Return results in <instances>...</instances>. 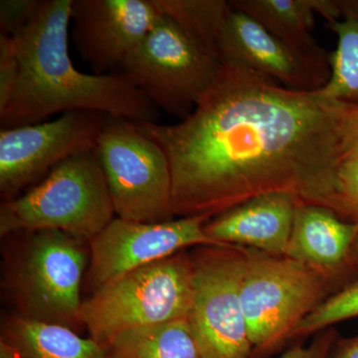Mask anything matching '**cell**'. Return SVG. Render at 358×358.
<instances>
[{
	"instance_id": "cell-16",
	"label": "cell",
	"mask_w": 358,
	"mask_h": 358,
	"mask_svg": "<svg viewBox=\"0 0 358 358\" xmlns=\"http://www.w3.org/2000/svg\"><path fill=\"white\" fill-rule=\"evenodd\" d=\"M271 34L310 60L331 77V53L312 34L313 0H231Z\"/></svg>"
},
{
	"instance_id": "cell-7",
	"label": "cell",
	"mask_w": 358,
	"mask_h": 358,
	"mask_svg": "<svg viewBox=\"0 0 358 358\" xmlns=\"http://www.w3.org/2000/svg\"><path fill=\"white\" fill-rule=\"evenodd\" d=\"M95 148L117 217L147 223L176 217L169 159L136 122L107 115Z\"/></svg>"
},
{
	"instance_id": "cell-10",
	"label": "cell",
	"mask_w": 358,
	"mask_h": 358,
	"mask_svg": "<svg viewBox=\"0 0 358 358\" xmlns=\"http://www.w3.org/2000/svg\"><path fill=\"white\" fill-rule=\"evenodd\" d=\"M107 115L86 110L53 121L0 129V193L3 201L36 185L72 155L96 148Z\"/></svg>"
},
{
	"instance_id": "cell-27",
	"label": "cell",
	"mask_w": 358,
	"mask_h": 358,
	"mask_svg": "<svg viewBox=\"0 0 358 358\" xmlns=\"http://www.w3.org/2000/svg\"><path fill=\"white\" fill-rule=\"evenodd\" d=\"M329 358H358V334L348 338H338Z\"/></svg>"
},
{
	"instance_id": "cell-22",
	"label": "cell",
	"mask_w": 358,
	"mask_h": 358,
	"mask_svg": "<svg viewBox=\"0 0 358 358\" xmlns=\"http://www.w3.org/2000/svg\"><path fill=\"white\" fill-rule=\"evenodd\" d=\"M326 207L346 222L358 225V157L339 162Z\"/></svg>"
},
{
	"instance_id": "cell-18",
	"label": "cell",
	"mask_w": 358,
	"mask_h": 358,
	"mask_svg": "<svg viewBox=\"0 0 358 358\" xmlns=\"http://www.w3.org/2000/svg\"><path fill=\"white\" fill-rule=\"evenodd\" d=\"M103 345L108 358H199L188 319L126 329Z\"/></svg>"
},
{
	"instance_id": "cell-11",
	"label": "cell",
	"mask_w": 358,
	"mask_h": 358,
	"mask_svg": "<svg viewBox=\"0 0 358 358\" xmlns=\"http://www.w3.org/2000/svg\"><path fill=\"white\" fill-rule=\"evenodd\" d=\"M206 215L147 223L119 217L89 241V284L94 291L120 275L192 246H221L205 232Z\"/></svg>"
},
{
	"instance_id": "cell-20",
	"label": "cell",
	"mask_w": 358,
	"mask_h": 358,
	"mask_svg": "<svg viewBox=\"0 0 358 358\" xmlns=\"http://www.w3.org/2000/svg\"><path fill=\"white\" fill-rule=\"evenodd\" d=\"M162 15L169 18L217 62V40L229 1L225 0H152ZM220 63V62H219Z\"/></svg>"
},
{
	"instance_id": "cell-5",
	"label": "cell",
	"mask_w": 358,
	"mask_h": 358,
	"mask_svg": "<svg viewBox=\"0 0 358 358\" xmlns=\"http://www.w3.org/2000/svg\"><path fill=\"white\" fill-rule=\"evenodd\" d=\"M192 275L187 250L126 273L83 301L81 324L103 345L126 329L188 319Z\"/></svg>"
},
{
	"instance_id": "cell-12",
	"label": "cell",
	"mask_w": 358,
	"mask_h": 358,
	"mask_svg": "<svg viewBox=\"0 0 358 358\" xmlns=\"http://www.w3.org/2000/svg\"><path fill=\"white\" fill-rule=\"evenodd\" d=\"M159 17L152 0H74L73 41L96 75L120 72Z\"/></svg>"
},
{
	"instance_id": "cell-6",
	"label": "cell",
	"mask_w": 358,
	"mask_h": 358,
	"mask_svg": "<svg viewBox=\"0 0 358 358\" xmlns=\"http://www.w3.org/2000/svg\"><path fill=\"white\" fill-rule=\"evenodd\" d=\"M22 233L24 246L10 284L18 315L74 329L82 324L81 284L89 241L60 230Z\"/></svg>"
},
{
	"instance_id": "cell-29",
	"label": "cell",
	"mask_w": 358,
	"mask_h": 358,
	"mask_svg": "<svg viewBox=\"0 0 358 358\" xmlns=\"http://www.w3.org/2000/svg\"><path fill=\"white\" fill-rule=\"evenodd\" d=\"M0 358H22L15 348L6 343L4 339L0 341Z\"/></svg>"
},
{
	"instance_id": "cell-2",
	"label": "cell",
	"mask_w": 358,
	"mask_h": 358,
	"mask_svg": "<svg viewBox=\"0 0 358 358\" xmlns=\"http://www.w3.org/2000/svg\"><path fill=\"white\" fill-rule=\"evenodd\" d=\"M73 2L40 0L30 20L13 35L20 76L10 102L0 112L1 129L74 110L157 122L159 110L126 73L87 74L73 64L68 49Z\"/></svg>"
},
{
	"instance_id": "cell-28",
	"label": "cell",
	"mask_w": 358,
	"mask_h": 358,
	"mask_svg": "<svg viewBox=\"0 0 358 358\" xmlns=\"http://www.w3.org/2000/svg\"><path fill=\"white\" fill-rule=\"evenodd\" d=\"M348 266L350 274L355 275V279H357L358 278V235L353 242L352 249H350Z\"/></svg>"
},
{
	"instance_id": "cell-26",
	"label": "cell",
	"mask_w": 358,
	"mask_h": 358,
	"mask_svg": "<svg viewBox=\"0 0 358 358\" xmlns=\"http://www.w3.org/2000/svg\"><path fill=\"white\" fill-rule=\"evenodd\" d=\"M352 157H358V105L350 103L343 122L341 162Z\"/></svg>"
},
{
	"instance_id": "cell-4",
	"label": "cell",
	"mask_w": 358,
	"mask_h": 358,
	"mask_svg": "<svg viewBox=\"0 0 358 358\" xmlns=\"http://www.w3.org/2000/svg\"><path fill=\"white\" fill-rule=\"evenodd\" d=\"M338 282L288 257L247 248L240 296L253 358L267 357L289 341Z\"/></svg>"
},
{
	"instance_id": "cell-23",
	"label": "cell",
	"mask_w": 358,
	"mask_h": 358,
	"mask_svg": "<svg viewBox=\"0 0 358 358\" xmlns=\"http://www.w3.org/2000/svg\"><path fill=\"white\" fill-rule=\"evenodd\" d=\"M18 76L20 63L13 36L0 33V112L10 102Z\"/></svg>"
},
{
	"instance_id": "cell-25",
	"label": "cell",
	"mask_w": 358,
	"mask_h": 358,
	"mask_svg": "<svg viewBox=\"0 0 358 358\" xmlns=\"http://www.w3.org/2000/svg\"><path fill=\"white\" fill-rule=\"evenodd\" d=\"M338 338L336 327H329L315 334L308 345H294L278 358H329Z\"/></svg>"
},
{
	"instance_id": "cell-15",
	"label": "cell",
	"mask_w": 358,
	"mask_h": 358,
	"mask_svg": "<svg viewBox=\"0 0 358 358\" xmlns=\"http://www.w3.org/2000/svg\"><path fill=\"white\" fill-rule=\"evenodd\" d=\"M358 225L346 222L327 207L298 204L285 256L350 284L348 261Z\"/></svg>"
},
{
	"instance_id": "cell-8",
	"label": "cell",
	"mask_w": 358,
	"mask_h": 358,
	"mask_svg": "<svg viewBox=\"0 0 358 358\" xmlns=\"http://www.w3.org/2000/svg\"><path fill=\"white\" fill-rule=\"evenodd\" d=\"M222 65L160 14L154 27L122 65L136 86L157 110L181 120L217 79Z\"/></svg>"
},
{
	"instance_id": "cell-14",
	"label": "cell",
	"mask_w": 358,
	"mask_h": 358,
	"mask_svg": "<svg viewBox=\"0 0 358 358\" xmlns=\"http://www.w3.org/2000/svg\"><path fill=\"white\" fill-rule=\"evenodd\" d=\"M298 204L288 192L258 195L211 218L205 224V232L221 245L285 256Z\"/></svg>"
},
{
	"instance_id": "cell-9",
	"label": "cell",
	"mask_w": 358,
	"mask_h": 358,
	"mask_svg": "<svg viewBox=\"0 0 358 358\" xmlns=\"http://www.w3.org/2000/svg\"><path fill=\"white\" fill-rule=\"evenodd\" d=\"M190 256L192 301L188 322L199 358H253L240 296L247 248L200 246Z\"/></svg>"
},
{
	"instance_id": "cell-3",
	"label": "cell",
	"mask_w": 358,
	"mask_h": 358,
	"mask_svg": "<svg viewBox=\"0 0 358 358\" xmlns=\"http://www.w3.org/2000/svg\"><path fill=\"white\" fill-rule=\"evenodd\" d=\"M96 148L59 164L22 195L2 202L0 235L60 230L91 241L115 218Z\"/></svg>"
},
{
	"instance_id": "cell-19",
	"label": "cell",
	"mask_w": 358,
	"mask_h": 358,
	"mask_svg": "<svg viewBox=\"0 0 358 358\" xmlns=\"http://www.w3.org/2000/svg\"><path fill=\"white\" fill-rule=\"evenodd\" d=\"M338 18L327 24L338 36L331 53V77L322 89L336 102L358 105V0H336Z\"/></svg>"
},
{
	"instance_id": "cell-17",
	"label": "cell",
	"mask_w": 358,
	"mask_h": 358,
	"mask_svg": "<svg viewBox=\"0 0 358 358\" xmlns=\"http://www.w3.org/2000/svg\"><path fill=\"white\" fill-rule=\"evenodd\" d=\"M2 339L22 358H108L105 348L74 329L14 315L4 324Z\"/></svg>"
},
{
	"instance_id": "cell-13",
	"label": "cell",
	"mask_w": 358,
	"mask_h": 358,
	"mask_svg": "<svg viewBox=\"0 0 358 358\" xmlns=\"http://www.w3.org/2000/svg\"><path fill=\"white\" fill-rule=\"evenodd\" d=\"M217 54L221 65L241 66L287 89L317 91L329 80V75L231 3L219 30Z\"/></svg>"
},
{
	"instance_id": "cell-24",
	"label": "cell",
	"mask_w": 358,
	"mask_h": 358,
	"mask_svg": "<svg viewBox=\"0 0 358 358\" xmlns=\"http://www.w3.org/2000/svg\"><path fill=\"white\" fill-rule=\"evenodd\" d=\"M40 0H1L0 33L13 36L30 20Z\"/></svg>"
},
{
	"instance_id": "cell-1",
	"label": "cell",
	"mask_w": 358,
	"mask_h": 358,
	"mask_svg": "<svg viewBox=\"0 0 358 358\" xmlns=\"http://www.w3.org/2000/svg\"><path fill=\"white\" fill-rule=\"evenodd\" d=\"M348 105L222 65L185 119L136 124L169 159L174 215L213 218L270 192L326 207Z\"/></svg>"
},
{
	"instance_id": "cell-21",
	"label": "cell",
	"mask_w": 358,
	"mask_h": 358,
	"mask_svg": "<svg viewBox=\"0 0 358 358\" xmlns=\"http://www.w3.org/2000/svg\"><path fill=\"white\" fill-rule=\"evenodd\" d=\"M358 317V278L331 294L294 329L289 341L306 338Z\"/></svg>"
}]
</instances>
